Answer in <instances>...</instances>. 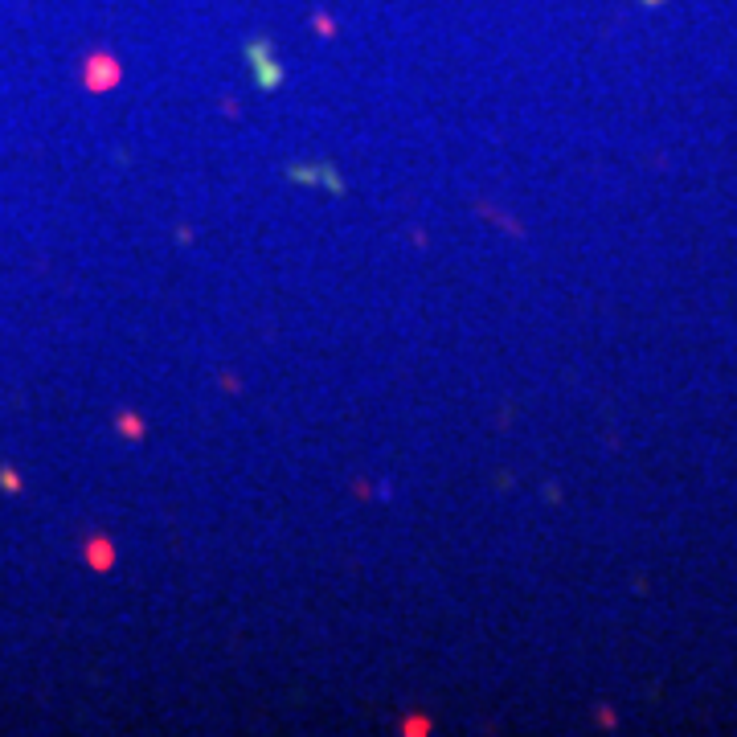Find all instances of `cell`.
<instances>
[{"mask_svg":"<svg viewBox=\"0 0 737 737\" xmlns=\"http://www.w3.org/2000/svg\"><path fill=\"white\" fill-rule=\"evenodd\" d=\"M246 62H250V74H254L258 91H275V86L283 82V66H279V58H275V50L267 46V41H250Z\"/></svg>","mask_w":737,"mask_h":737,"instance_id":"cell-1","label":"cell"},{"mask_svg":"<svg viewBox=\"0 0 737 737\" xmlns=\"http://www.w3.org/2000/svg\"><path fill=\"white\" fill-rule=\"evenodd\" d=\"M287 177H291V181H303V185H324V189H332V193H340V189H344V181L336 177V168H332V164H308V168L291 164V168H287Z\"/></svg>","mask_w":737,"mask_h":737,"instance_id":"cell-2","label":"cell"}]
</instances>
